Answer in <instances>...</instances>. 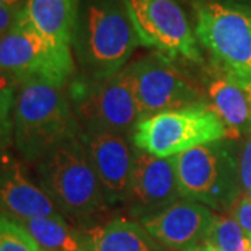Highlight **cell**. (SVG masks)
Wrapping results in <instances>:
<instances>
[{
	"mask_svg": "<svg viewBox=\"0 0 251 251\" xmlns=\"http://www.w3.org/2000/svg\"><path fill=\"white\" fill-rule=\"evenodd\" d=\"M87 251H171L158 243L140 222L115 218L82 230Z\"/></svg>",
	"mask_w": 251,
	"mask_h": 251,
	"instance_id": "2e32d148",
	"label": "cell"
},
{
	"mask_svg": "<svg viewBox=\"0 0 251 251\" xmlns=\"http://www.w3.org/2000/svg\"><path fill=\"white\" fill-rule=\"evenodd\" d=\"M247 251H251V246H250V247H249V250H247Z\"/></svg>",
	"mask_w": 251,
	"mask_h": 251,
	"instance_id": "4dcf8cb0",
	"label": "cell"
},
{
	"mask_svg": "<svg viewBox=\"0 0 251 251\" xmlns=\"http://www.w3.org/2000/svg\"><path fill=\"white\" fill-rule=\"evenodd\" d=\"M206 243L219 251H247L251 246V236L233 216L216 215Z\"/></svg>",
	"mask_w": 251,
	"mask_h": 251,
	"instance_id": "d6986e66",
	"label": "cell"
},
{
	"mask_svg": "<svg viewBox=\"0 0 251 251\" xmlns=\"http://www.w3.org/2000/svg\"><path fill=\"white\" fill-rule=\"evenodd\" d=\"M237 168L240 186L243 191H246L251 186V131L244 135V143L237 158Z\"/></svg>",
	"mask_w": 251,
	"mask_h": 251,
	"instance_id": "7402d4cb",
	"label": "cell"
},
{
	"mask_svg": "<svg viewBox=\"0 0 251 251\" xmlns=\"http://www.w3.org/2000/svg\"><path fill=\"white\" fill-rule=\"evenodd\" d=\"M243 87H244V91H246V95H247V99H249V103H250V112H251V80L249 81H242Z\"/></svg>",
	"mask_w": 251,
	"mask_h": 251,
	"instance_id": "484cf974",
	"label": "cell"
},
{
	"mask_svg": "<svg viewBox=\"0 0 251 251\" xmlns=\"http://www.w3.org/2000/svg\"><path fill=\"white\" fill-rule=\"evenodd\" d=\"M81 133L66 87L18 85L13 144L21 158L36 165L59 144Z\"/></svg>",
	"mask_w": 251,
	"mask_h": 251,
	"instance_id": "3957f363",
	"label": "cell"
},
{
	"mask_svg": "<svg viewBox=\"0 0 251 251\" xmlns=\"http://www.w3.org/2000/svg\"><path fill=\"white\" fill-rule=\"evenodd\" d=\"M0 216L13 221L64 218L24 163L6 150L0 151Z\"/></svg>",
	"mask_w": 251,
	"mask_h": 251,
	"instance_id": "5bb4252c",
	"label": "cell"
},
{
	"mask_svg": "<svg viewBox=\"0 0 251 251\" xmlns=\"http://www.w3.org/2000/svg\"><path fill=\"white\" fill-rule=\"evenodd\" d=\"M193 11L198 42L211 62L237 80H251V6L201 0Z\"/></svg>",
	"mask_w": 251,
	"mask_h": 251,
	"instance_id": "277c9868",
	"label": "cell"
},
{
	"mask_svg": "<svg viewBox=\"0 0 251 251\" xmlns=\"http://www.w3.org/2000/svg\"><path fill=\"white\" fill-rule=\"evenodd\" d=\"M13 221V219H11ZM21 225L45 251H87L82 230L73 227L64 218H32L14 221Z\"/></svg>",
	"mask_w": 251,
	"mask_h": 251,
	"instance_id": "ac0fdd59",
	"label": "cell"
},
{
	"mask_svg": "<svg viewBox=\"0 0 251 251\" xmlns=\"http://www.w3.org/2000/svg\"><path fill=\"white\" fill-rule=\"evenodd\" d=\"M221 140H229V131L209 103L145 117L138 122L131 135L135 148L161 158H173Z\"/></svg>",
	"mask_w": 251,
	"mask_h": 251,
	"instance_id": "52a82bcc",
	"label": "cell"
},
{
	"mask_svg": "<svg viewBox=\"0 0 251 251\" xmlns=\"http://www.w3.org/2000/svg\"><path fill=\"white\" fill-rule=\"evenodd\" d=\"M0 69L18 85L67 87L75 73L72 48L53 45L31 25L24 11L17 24L0 36Z\"/></svg>",
	"mask_w": 251,
	"mask_h": 251,
	"instance_id": "8992f818",
	"label": "cell"
},
{
	"mask_svg": "<svg viewBox=\"0 0 251 251\" xmlns=\"http://www.w3.org/2000/svg\"><path fill=\"white\" fill-rule=\"evenodd\" d=\"M216 215L201 202L180 198L159 214L138 221L158 243L171 251H193L205 244Z\"/></svg>",
	"mask_w": 251,
	"mask_h": 251,
	"instance_id": "4fadbf2b",
	"label": "cell"
},
{
	"mask_svg": "<svg viewBox=\"0 0 251 251\" xmlns=\"http://www.w3.org/2000/svg\"><path fill=\"white\" fill-rule=\"evenodd\" d=\"M140 45L173 60L198 66L204 56L196 29L179 0H123Z\"/></svg>",
	"mask_w": 251,
	"mask_h": 251,
	"instance_id": "9c48e42d",
	"label": "cell"
},
{
	"mask_svg": "<svg viewBox=\"0 0 251 251\" xmlns=\"http://www.w3.org/2000/svg\"><path fill=\"white\" fill-rule=\"evenodd\" d=\"M218 1H226V3H237V4H246V6H251V0H218Z\"/></svg>",
	"mask_w": 251,
	"mask_h": 251,
	"instance_id": "83f0119b",
	"label": "cell"
},
{
	"mask_svg": "<svg viewBox=\"0 0 251 251\" xmlns=\"http://www.w3.org/2000/svg\"><path fill=\"white\" fill-rule=\"evenodd\" d=\"M183 198L173 158L155 156L135 148L134 166L126 198L128 214L141 221Z\"/></svg>",
	"mask_w": 251,
	"mask_h": 251,
	"instance_id": "8fae6325",
	"label": "cell"
},
{
	"mask_svg": "<svg viewBox=\"0 0 251 251\" xmlns=\"http://www.w3.org/2000/svg\"><path fill=\"white\" fill-rule=\"evenodd\" d=\"M179 1H183L184 4H188V6H190V7L193 9V6H194V4H196L197 1H201V0H179Z\"/></svg>",
	"mask_w": 251,
	"mask_h": 251,
	"instance_id": "f1b7e54d",
	"label": "cell"
},
{
	"mask_svg": "<svg viewBox=\"0 0 251 251\" xmlns=\"http://www.w3.org/2000/svg\"><path fill=\"white\" fill-rule=\"evenodd\" d=\"M27 0H0L3 6H24Z\"/></svg>",
	"mask_w": 251,
	"mask_h": 251,
	"instance_id": "d4e9b609",
	"label": "cell"
},
{
	"mask_svg": "<svg viewBox=\"0 0 251 251\" xmlns=\"http://www.w3.org/2000/svg\"><path fill=\"white\" fill-rule=\"evenodd\" d=\"M24 6H3L0 4V36L9 32L17 24Z\"/></svg>",
	"mask_w": 251,
	"mask_h": 251,
	"instance_id": "cb8c5ba5",
	"label": "cell"
},
{
	"mask_svg": "<svg viewBox=\"0 0 251 251\" xmlns=\"http://www.w3.org/2000/svg\"><path fill=\"white\" fill-rule=\"evenodd\" d=\"M141 120L162 112L208 103L197 85L173 59L153 52L126 64Z\"/></svg>",
	"mask_w": 251,
	"mask_h": 251,
	"instance_id": "30bf717a",
	"label": "cell"
},
{
	"mask_svg": "<svg viewBox=\"0 0 251 251\" xmlns=\"http://www.w3.org/2000/svg\"><path fill=\"white\" fill-rule=\"evenodd\" d=\"M17 92V81L0 69V151L7 150L13 144Z\"/></svg>",
	"mask_w": 251,
	"mask_h": 251,
	"instance_id": "ffe728a7",
	"label": "cell"
},
{
	"mask_svg": "<svg viewBox=\"0 0 251 251\" xmlns=\"http://www.w3.org/2000/svg\"><path fill=\"white\" fill-rule=\"evenodd\" d=\"M206 95L209 105L229 131V140H237L251 131L250 103L243 82L211 62L206 72Z\"/></svg>",
	"mask_w": 251,
	"mask_h": 251,
	"instance_id": "9a60e30c",
	"label": "cell"
},
{
	"mask_svg": "<svg viewBox=\"0 0 251 251\" xmlns=\"http://www.w3.org/2000/svg\"><path fill=\"white\" fill-rule=\"evenodd\" d=\"M232 216L243 229L251 236V200L246 196L240 197L232 206Z\"/></svg>",
	"mask_w": 251,
	"mask_h": 251,
	"instance_id": "603a6c76",
	"label": "cell"
},
{
	"mask_svg": "<svg viewBox=\"0 0 251 251\" xmlns=\"http://www.w3.org/2000/svg\"><path fill=\"white\" fill-rule=\"evenodd\" d=\"M193 251H219L216 249L215 246H212V244H209V243H205V244H202V246H200L197 249H194Z\"/></svg>",
	"mask_w": 251,
	"mask_h": 251,
	"instance_id": "4316f807",
	"label": "cell"
},
{
	"mask_svg": "<svg viewBox=\"0 0 251 251\" xmlns=\"http://www.w3.org/2000/svg\"><path fill=\"white\" fill-rule=\"evenodd\" d=\"M69 94L81 130H105L131 138L141 120L126 66L108 80L78 78L69 85Z\"/></svg>",
	"mask_w": 251,
	"mask_h": 251,
	"instance_id": "ba28073f",
	"label": "cell"
},
{
	"mask_svg": "<svg viewBox=\"0 0 251 251\" xmlns=\"http://www.w3.org/2000/svg\"><path fill=\"white\" fill-rule=\"evenodd\" d=\"M140 45L123 0H81L73 54L88 81L108 80Z\"/></svg>",
	"mask_w": 251,
	"mask_h": 251,
	"instance_id": "6da1fadb",
	"label": "cell"
},
{
	"mask_svg": "<svg viewBox=\"0 0 251 251\" xmlns=\"http://www.w3.org/2000/svg\"><path fill=\"white\" fill-rule=\"evenodd\" d=\"M81 138L109 206L125 204L134 166L135 147L130 137L105 130H81Z\"/></svg>",
	"mask_w": 251,
	"mask_h": 251,
	"instance_id": "7c38bea8",
	"label": "cell"
},
{
	"mask_svg": "<svg viewBox=\"0 0 251 251\" xmlns=\"http://www.w3.org/2000/svg\"><path fill=\"white\" fill-rule=\"evenodd\" d=\"M173 163L183 198L218 211L232 209L240 198L237 158L230 140L191 148L173 156Z\"/></svg>",
	"mask_w": 251,
	"mask_h": 251,
	"instance_id": "5b68a950",
	"label": "cell"
},
{
	"mask_svg": "<svg viewBox=\"0 0 251 251\" xmlns=\"http://www.w3.org/2000/svg\"><path fill=\"white\" fill-rule=\"evenodd\" d=\"M36 180L63 216L90 227L109 209L81 135L54 147L35 165Z\"/></svg>",
	"mask_w": 251,
	"mask_h": 251,
	"instance_id": "7a4b0ae2",
	"label": "cell"
},
{
	"mask_svg": "<svg viewBox=\"0 0 251 251\" xmlns=\"http://www.w3.org/2000/svg\"><path fill=\"white\" fill-rule=\"evenodd\" d=\"M244 196H246V197H249L251 200V186L249 188H247L246 191H244Z\"/></svg>",
	"mask_w": 251,
	"mask_h": 251,
	"instance_id": "f546056e",
	"label": "cell"
},
{
	"mask_svg": "<svg viewBox=\"0 0 251 251\" xmlns=\"http://www.w3.org/2000/svg\"><path fill=\"white\" fill-rule=\"evenodd\" d=\"M0 251H45L27 230L6 216H0Z\"/></svg>",
	"mask_w": 251,
	"mask_h": 251,
	"instance_id": "44dd1931",
	"label": "cell"
},
{
	"mask_svg": "<svg viewBox=\"0 0 251 251\" xmlns=\"http://www.w3.org/2000/svg\"><path fill=\"white\" fill-rule=\"evenodd\" d=\"M80 1L27 0L23 11L31 25L53 45L72 48Z\"/></svg>",
	"mask_w": 251,
	"mask_h": 251,
	"instance_id": "e0dca14e",
	"label": "cell"
}]
</instances>
